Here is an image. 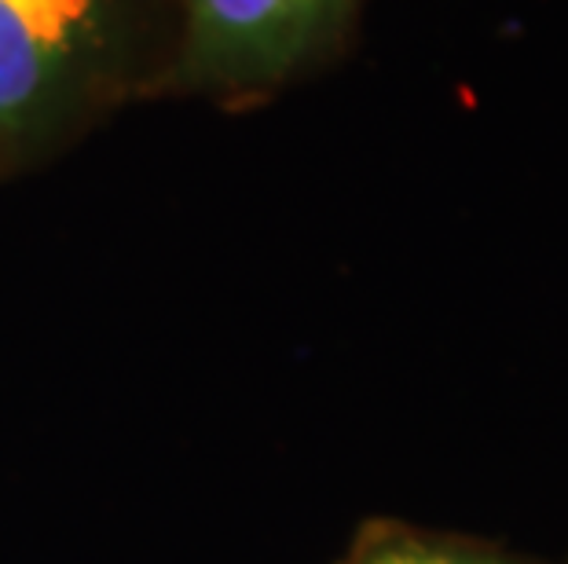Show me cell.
<instances>
[{
    "label": "cell",
    "instance_id": "3",
    "mask_svg": "<svg viewBox=\"0 0 568 564\" xmlns=\"http://www.w3.org/2000/svg\"><path fill=\"white\" fill-rule=\"evenodd\" d=\"M345 564H542L469 539L418 532L404 524H378L353 546Z\"/></svg>",
    "mask_w": 568,
    "mask_h": 564
},
{
    "label": "cell",
    "instance_id": "1",
    "mask_svg": "<svg viewBox=\"0 0 568 564\" xmlns=\"http://www.w3.org/2000/svg\"><path fill=\"white\" fill-rule=\"evenodd\" d=\"M173 0H0V184L159 100Z\"/></svg>",
    "mask_w": 568,
    "mask_h": 564
},
{
    "label": "cell",
    "instance_id": "2",
    "mask_svg": "<svg viewBox=\"0 0 568 564\" xmlns=\"http://www.w3.org/2000/svg\"><path fill=\"white\" fill-rule=\"evenodd\" d=\"M367 0H173L159 100L253 111L345 55Z\"/></svg>",
    "mask_w": 568,
    "mask_h": 564
}]
</instances>
